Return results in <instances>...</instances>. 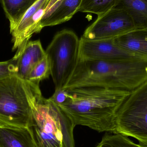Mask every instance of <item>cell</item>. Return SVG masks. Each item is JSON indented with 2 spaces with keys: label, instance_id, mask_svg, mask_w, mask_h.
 Here are the masks:
<instances>
[{
  "label": "cell",
  "instance_id": "obj_13",
  "mask_svg": "<svg viewBox=\"0 0 147 147\" xmlns=\"http://www.w3.org/2000/svg\"><path fill=\"white\" fill-rule=\"evenodd\" d=\"M117 45L130 53L147 58V28L135 29L114 39Z\"/></svg>",
  "mask_w": 147,
  "mask_h": 147
},
{
  "label": "cell",
  "instance_id": "obj_3",
  "mask_svg": "<svg viewBox=\"0 0 147 147\" xmlns=\"http://www.w3.org/2000/svg\"><path fill=\"white\" fill-rule=\"evenodd\" d=\"M75 126L58 105L42 96L35 103L28 128L36 147H75Z\"/></svg>",
  "mask_w": 147,
  "mask_h": 147
},
{
  "label": "cell",
  "instance_id": "obj_9",
  "mask_svg": "<svg viewBox=\"0 0 147 147\" xmlns=\"http://www.w3.org/2000/svg\"><path fill=\"white\" fill-rule=\"evenodd\" d=\"M49 0H36L28 9L22 19L11 32L13 50L25 46L33 35L41 30L40 23Z\"/></svg>",
  "mask_w": 147,
  "mask_h": 147
},
{
  "label": "cell",
  "instance_id": "obj_11",
  "mask_svg": "<svg viewBox=\"0 0 147 147\" xmlns=\"http://www.w3.org/2000/svg\"><path fill=\"white\" fill-rule=\"evenodd\" d=\"M16 54L18 56L16 76L24 79H26L33 68L46 56L40 40L28 41L18 49Z\"/></svg>",
  "mask_w": 147,
  "mask_h": 147
},
{
  "label": "cell",
  "instance_id": "obj_12",
  "mask_svg": "<svg viewBox=\"0 0 147 147\" xmlns=\"http://www.w3.org/2000/svg\"><path fill=\"white\" fill-rule=\"evenodd\" d=\"M0 147H36L28 128L0 123Z\"/></svg>",
  "mask_w": 147,
  "mask_h": 147
},
{
  "label": "cell",
  "instance_id": "obj_17",
  "mask_svg": "<svg viewBox=\"0 0 147 147\" xmlns=\"http://www.w3.org/2000/svg\"><path fill=\"white\" fill-rule=\"evenodd\" d=\"M98 147H147L142 143H135L128 137L118 133L106 134L97 146Z\"/></svg>",
  "mask_w": 147,
  "mask_h": 147
},
{
  "label": "cell",
  "instance_id": "obj_4",
  "mask_svg": "<svg viewBox=\"0 0 147 147\" xmlns=\"http://www.w3.org/2000/svg\"><path fill=\"white\" fill-rule=\"evenodd\" d=\"M39 84L16 75L0 79V123L28 127L35 103L43 96Z\"/></svg>",
  "mask_w": 147,
  "mask_h": 147
},
{
  "label": "cell",
  "instance_id": "obj_8",
  "mask_svg": "<svg viewBox=\"0 0 147 147\" xmlns=\"http://www.w3.org/2000/svg\"><path fill=\"white\" fill-rule=\"evenodd\" d=\"M146 58L130 53L117 45L114 39L90 40L81 37L79 41L80 60H127Z\"/></svg>",
  "mask_w": 147,
  "mask_h": 147
},
{
  "label": "cell",
  "instance_id": "obj_15",
  "mask_svg": "<svg viewBox=\"0 0 147 147\" xmlns=\"http://www.w3.org/2000/svg\"><path fill=\"white\" fill-rule=\"evenodd\" d=\"M36 0H2L0 1L9 22L10 33L19 24L28 9Z\"/></svg>",
  "mask_w": 147,
  "mask_h": 147
},
{
  "label": "cell",
  "instance_id": "obj_20",
  "mask_svg": "<svg viewBox=\"0 0 147 147\" xmlns=\"http://www.w3.org/2000/svg\"><path fill=\"white\" fill-rule=\"evenodd\" d=\"M67 97V93L66 91L64 89L55 90L54 94L50 98V99L58 105L63 103Z\"/></svg>",
  "mask_w": 147,
  "mask_h": 147
},
{
  "label": "cell",
  "instance_id": "obj_5",
  "mask_svg": "<svg viewBox=\"0 0 147 147\" xmlns=\"http://www.w3.org/2000/svg\"><path fill=\"white\" fill-rule=\"evenodd\" d=\"M79 41L69 29L58 32L45 51L55 90L63 89L71 77L79 59Z\"/></svg>",
  "mask_w": 147,
  "mask_h": 147
},
{
  "label": "cell",
  "instance_id": "obj_16",
  "mask_svg": "<svg viewBox=\"0 0 147 147\" xmlns=\"http://www.w3.org/2000/svg\"><path fill=\"white\" fill-rule=\"evenodd\" d=\"M117 0H81L78 12L91 13L101 16L114 8Z\"/></svg>",
  "mask_w": 147,
  "mask_h": 147
},
{
  "label": "cell",
  "instance_id": "obj_1",
  "mask_svg": "<svg viewBox=\"0 0 147 147\" xmlns=\"http://www.w3.org/2000/svg\"><path fill=\"white\" fill-rule=\"evenodd\" d=\"M67 99L58 105L75 126L97 132L116 133L117 113L130 92L99 87L66 90Z\"/></svg>",
  "mask_w": 147,
  "mask_h": 147
},
{
  "label": "cell",
  "instance_id": "obj_10",
  "mask_svg": "<svg viewBox=\"0 0 147 147\" xmlns=\"http://www.w3.org/2000/svg\"><path fill=\"white\" fill-rule=\"evenodd\" d=\"M81 0H49L40 23L41 30L69 20L78 11Z\"/></svg>",
  "mask_w": 147,
  "mask_h": 147
},
{
  "label": "cell",
  "instance_id": "obj_19",
  "mask_svg": "<svg viewBox=\"0 0 147 147\" xmlns=\"http://www.w3.org/2000/svg\"><path fill=\"white\" fill-rule=\"evenodd\" d=\"M18 56L15 54L13 58L7 61L0 62V79L16 75Z\"/></svg>",
  "mask_w": 147,
  "mask_h": 147
},
{
  "label": "cell",
  "instance_id": "obj_6",
  "mask_svg": "<svg viewBox=\"0 0 147 147\" xmlns=\"http://www.w3.org/2000/svg\"><path fill=\"white\" fill-rule=\"evenodd\" d=\"M147 145V81L130 92L120 108L116 133Z\"/></svg>",
  "mask_w": 147,
  "mask_h": 147
},
{
  "label": "cell",
  "instance_id": "obj_7",
  "mask_svg": "<svg viewBox=\"0 0 147 147\" xmlns=\"http://www.w3.org/2000/svg\"><path fill=\"white\" fill-rule=\"evenodd\" d=\"M126 11L114 7L97 19L85 30L82 37L90 40L114 39L135 30Z\"/></svg>",
  "mask_w": 147,
  "mask_h": 147
},
{
  "label": "cell",
  "instance_id": "obj_2",
  "mask_svg": "<svg viewBox=\"0 0 147 147\" xmlns=\"http://www.w3.org/2000/svg\"><path fill=\"white\" fill-rule=\"evenodd\" d=\"M147 81V58L80 60L63 89L99 87L131 92Z\"/></svg>",
  "mask_w": 147,
  "mask_h": 147
},
{
  "label": "cell",
  "instance_id": "obj_21",
  "mask_svg": "<svg viewBox=\"0 0 147 147\" xmlns=\"http://www.w3.org/2000/svg\"><path fill=\"white\" fill-rule=\"evenodd\" d=\"M96 147H97V146H96Z\"/></svg>",
  "mask_w": 147,
  "mask_h": 147
},
{
  "label": "cell",
  "instance_id": "obj_18",
  "mask_svg": "<svg viewBox=\"0 0 147 147\" xmlns=\"http://www.w3.org/2000/svg\"><path fill=\"white\" fill-rule=\"evenodd\" d=\"M51 75V66L47 56L34 66L29 73L26 80L40 83Z\"/></svg>",
  "mask_w": 147,
  "mask_h": 147
},
{
  "label": "cell",
  "instance_id": "obj_14",
  "mask_svg": "<svg viewBox=\"0 0 147 147\" xmlns=\"http://www.w3.org/2000/svg\"><path fill=\"white\" fill-rule=\"evenodd\" d=\"M115 7L127 12L135 29H147V0H117Z\"/></svg>",
  "mask_w": 147,
  "mask_h": 147
}]
</instances>
